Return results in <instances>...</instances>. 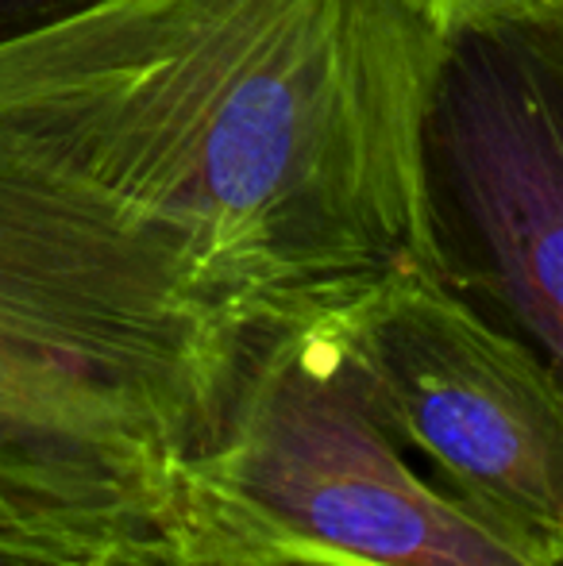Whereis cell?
<instances>
[{
  "mask_svg": "<svg viewBox=\"0 0 563 566\" xmlns=\"http://www.w3.org/2000/svg\"><path fill=\"white\" fill-rule=\"evenodd\" d=\"M417 0H77L0 35V178L174 254L248 332L436 274Z\"/></svg>",
  "mask_w": 563,
  "mask_h": 566,
  "instance_id": "1",
  "label": "cell"
},
{
  "mask_svg": "<svg viewBox=\"0 0 563 566\" xmlns=\"http://www.w3.org/2000/svg\"><path fill=\"white\" fill-rule=\"evenodd\" d=\"M251 339L174 254L0 181V536L174 528Z\"/></svg>",
  "mask_w": 563,
  "mask_h": 566,
  "instance_id": "2",
  "label": "cell"
},
{
  "mask_svg": "<svg viewBox=\"0 0 563 566\" xmlns=\"http://www.w3.org/2000/svg\"><path fill=\"white\" fill-rule=\"evenodd\" d=\"M174 528L285 566H563L414 470L332 308L251 339Z\"/></svg>",
  "mask_w": 563,
  "mask_h": 566,
  "instance_id": "3",
  "label": "cell"
},
{
  "mask_svg": "<svg viewBox=\"0 0 563 566\" xmlns=\"http://www.w3.org/2000/svg\"><path fill=\"white\" fill-rule=\"evenodd\" d=\"M436 277L563 358V20L448 35L421 119Z\"/></svg>",
  "mask_w": 563,
  "mask_h": 566,
  "instance_id": "4",
  "label": "cell"
},
{
  "mask_svg": "<svg viewBox=\"0 0 563 566\" xmlns=\"http://www.w3.org/2000/svg\"><path fill=\"white\" fill-rule=\"evenodd\" d=\"M332 321L402 443L448 490L563 559L560 370L421 266L378 277Z\"/></svg>",
  "mask_w": 563,
  "mask_h": 566,
  "instance_id": "5",
  "label": "cell"
},
{
  "mask_svg": "<svg viewBox=\"0 0 563 566\" xmlns=\"http://www.w3.org/2000/svg\"><path fill=\"white\" fill-rule=\"evenodd\" d=\"M82 566H285L263 555L240 552L232 544H220L212 536L189 528H166L150 536L121 539L101 552H93Z\"/></svg>",
  "mask_w": 563,
  "mask_h": 566,
  "instance_id": "6",
  "label": "cell"
},
{
  "mask_svg": "<svg viewBox=\"0 0 563 566\" xmlns=\"http://www.w3.org/2000/svg\"><path fill=\"white\" fill-rule=\"evenodd\" d=\"M444 31L487 28V23H549L563 20V0H417Z\"/></svg>",
  "mask_w": 563,
  "mask_h": 566,
  "instance_id": "7",
  "label": "cell"
},
{
  "mask_svg": "<svg viewBox=\"0 0 563 566\" xmlns=\"http://www.w3.org/2000/svg\"><path fill=\"white\" fill-rule=\"evenodd\" d=\"M0 566H82V559L66 552H54V547H39V544L0 536Z\"/></svg>",
  "mask_w": 563,
  "mask_h": 566,
  "instance_id": "8",
  "label": "cell"
},
{
  "mask_svg": "<svg viewBox=\"0 0 563 566\" xmlns=\"http://www.w3.org/2000/svg\"><path fill=\"white\" fill-rule=\"evenodd\" d=\"M70 4H77V0H0V35L28 28V23L43 20V15L59 12V8H70Z\"/></svg>",
  "mask_w": 563,
  "mask_h": 566,
  "instance_id": "9",
  "label": "cell"
}]
</instances>
